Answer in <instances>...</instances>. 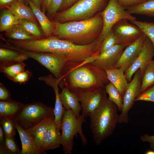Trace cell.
Returning <instances> with one entry per match:
<instances>
[{"mask_svg": "<svg viewBox=\"0 0 154 154\" xmlns=\"http://www.w3.org/2000/svg\"><path fill=\"white\" fill-rule=\"evenodd\" d=\"M109 81L105 70L90 62L71 64L67 66L59 82L76 94L82 92L105 88Z\"/></svg>", "mask_w": 154, "mask_h": 154, "instance_id": "1", "label": "cell"}, {"mask_svg": "<svg viewBox=\"0 0 154 154\" xmlns=\"http://www.w3.org/2000/svg\"><path fill=\"white\" fill-rule=\"evenodd\" d=\"M54 29L52 35L77 45L91 44L100 37L103 20L100 13L90 19L60 23L53 21Z\"/></svg>", "mask_w": 154, "mask_h": 154, "instance_id": "2", "label": "cell"}, {"mask_svg": "<svg viewBox=\"0 0 154 154\" xmlns=\"http://www.w3.org/2000/svg\"><path fill=\"white\" fill-rule=\"evenodd\" d=\"M118 110L117 105L108 99L106 94L99 106L88 114L93 140L97 145H100L114 131L119 120Z\"/></svg>", "mask_w": 154, "mask_h": 154, "instance_id": "3", "label": "cell"}, {"mask_svg": "<svg viewBox=\"0 0 154 154\" xmlns=\"http://www.w3.org/2000/svg\"><path fill=\"white\" fill-rule=\"evenodd\" d=\"M11 43L14 46L26 50L66 55L74 61L79 59L84 52L82 46L75 44L53 35L33 40H13Z\"/></svg>", "mask_w": 154, "mask_h": 154, "instance_id": "4", "label": "cell"}, {"mask_svg": "<svg viewBox=\"0 0 154 154\" xmlns=\"http://www.w3.org/2000/svg\"><path fill=\"white\" fill-rule=\"evenodd\" d=\"M85 117L82 115L77 117L71 110L65 111L62 118L61 123L60 144L62 147L65 154H72L74 145V139L79 134L83 144L86 145L87 140L82 128L85 121Z\"/></svg>", "mask_w": 154, "mask_h": 154, "instance_id": "5", "label": "cell"}, {"mask_svg": "<svg viewBox=\"0 0 154 154\" xmlns=\"http://www.w3.org/2000/svg\"><path fill=\"white\" fill-rule=\"evenodd\" d=\"M106 1V0H78L69 8L58 12L52 21L62 23L90 19L103 8Z\"/></svg>", "mask_w": 154, "mask_h": 154, "instance_id": "6", "label": "cell"}, {"mask_svg": "<svg viewBox=\"0 0 154 154\" xmlns=\"http://www.w3.org/2000/svg\"><path fill=\"white\" fill-rule=\"evenodd\" d=\"M7 47L24 53L29 58L38 62L47 69L58 80L59 82L62 79L66 68L70 64L73 63L70 58L66 55L27 51L11 45H8Z\"/></svg>", "mask_w": 154, "mask_h": 154, "instance_id": "7", "label": "cell"}, {"mask_svg": "<svg viewBox=\"0 0 154 154\" xmlns=\"http://www.w3.org/2000/svg\"><path fill=\"white\" fill-rule=\"evenodd\" d=\"M54 117V108L44 104L37 102L25 104L14 121L27 130L43 120Z\"/></svg>", "mask_w": 154, "mask_h": 154, "instance_id": "8", "label": "cell"}, {"mask_svg": "<svg viewBox=\"0 0 154 154\" xmlns=\"http://www.w3.org/2000/svg\"><path fill=\"white\" fill-rule=\"evenodd\" d=\"M100 13L103 18V27L101 34L97 40L98 50H100V45L105 37L118 21L122 19L129 21L136 20L117 0H109L105 9Z\"/></svg>", "mask_w": 154, "mask_h": 154, "instance_id": "9", "label": "cell"}, {"mask_svg": "<svg viewBox=\"0 0 154 154\" xmlns=\"http://www.w3.org/2000/svg\"><path fill=\"white\" fill-rule=\"evenodd\" d=\"M142 76L140 69H138L134 73L131 81L128 86L123 97V108L119 115L118 123H127L129 122L128 113L132 108L135 99L139 94Z\"/></svg>", "mask_w": 154, "mask_h": 154, "instance_id": "10", "label": "cell"}, {"mask_svg": "<svg viewBox=\"0 0 154 154\" xmlns=\"http://www.w3.org/2000/svg\"><path fill=\"white\" fill-rule=\"evenodd\" d=\"M128 21L126 19L119 21L112 29L117 44L126 47L134 42L143 33L139 27Z\"/></svg>", "mask_w": 154, "mask_h": 154, "instance_id": "11", "label": "cell"}, {"mask_svg": "<svg viewBox=\"0 0 154 154\" xmlns=\"http://www.w3.org/2000/svg\"><path fill=\"white\" fill-rule=\"evenodd\" d=\"M154 56L153 46L150 40L147 37L139 54L125 72L127 81L130 82L131 81L133 75L139 69L142 77L147 66L153 60Z\"/></svg>", "mask_w": 154, "mask_h": 154, "instance_id": "12", "label": "cell"}, {"mask_svg": "<svg viewBox=\"0 0 154 154\" xmlns=\"http://www.w3.org/2000/svg\"><path fill=\"white\" fill-rule=\"evenodd\" d=\"M106 94L105 89L103 88L82 92L76 94L80 102L82 115L87 117L89 113L99 106Z\"/></svg>", "mask_w": 154, "mask_h": 154, "instance_id": "13", "label": "cell"}, {"mask_svg": "<svg viewBox=\"0 0 154 154\" xmlns=\"http://www.w3.org/2000/svg\"><path fill=\"white\" fill-rule=\"evenodd\" d=\"M147 36L143 33L135 41L126 47L113 68H121L125 72L140 52Z\"/></svg>", "mask_w": 154, "mask_h": 154, "instance_id": "14", "label": "cell"}, {"mask_svg": "<svg viewBox=\"0 0 154 154\" xmlns=\"http://www.w3.org/2000/svg\"><path fill=\"white\" fill-rule=\"evenodd\" d=\"M125 47L122 45L117 44L100 54L96 59L90 63L95 66L104 70L113 68Z\"/></svg>", "mask_w": 154, "mask_h": 154, "instance_id": "15", "label": "cell"}, {"mask_svg": "<svg viewBox=\"0 0 154 154\" xmlns=\"http://www.w3.org/2000/svg\"><path fill=\"white\" fill-rule=\"evenodd\" d=\"M61 88L62 91L59 93V98L63 106L66 110L72 111L77 117H78L80 115L81 108L77 96L66 86Z\"/></svg>", "mask_w": 154, "mask_h": 154, "instance_id": "16", "label": "cell"}, {"mask_svg": "<svg viewBox=\"0 0 154 154\" xmlns=\"http://www.w3.org/2000/svg\"><path fill=\"white\" fill-rule=\"evenodd\" d=\"M109 81L117 88L123 97L128 83L124 71L121 68H111L104 69Z\"/></svg>", "mask_w": 154, "mask_h": 154, "instance_id": "17", "label": "cell"}, {"mask_svg": "<svg viewBox=\"0 0 154 154\" xmlns=\"http://www.w3.org/2000/svg\"><path fill=\"white\" fill-rule=\"evenodd\" d=\"M54 117L47 119L35 126L26 131L28 132L37 147L42 151L43 141L46 135L48 128L51 120Z\"/></svg>", "mask_w": 154, "mask_h": 154, "instance_id": "18", "label": "cell"}, {"mask_svg": "<svg viewBox=\"0 0 154 154\" xmlns=\"http://www.w3.org/2000/svg\"><path fill=\"white\" fill-rule=\"evenodd\" d=\"M54 119L49 124L43 141L42 151L44 154L46 151L57 148L60 145V133L56 126Z\"/></svg>", "mask_w": 154, "mask_h": 154, "instance_id": "19", "label": "cell"}, {"mask_svg": "<svg viewBox=\"0 0 154 154\" xmlns=\"http://www.w3.org/2000/svg\"><path fill=\"white\" fill-rule=\"evenodd\" d=\"M27 1L41 26L45 38L52 35L54 29L53 22L51 21L41 9L38 8L31 0H27Z\"/></svg>", "mask_w": 154, "mask_h": 154, "instance_id": "20", "label": "cell"}, {"mask_svg": "<svg viewBox=\"0 0 154 154\" xmlns=\"http://www.w3.org/2000/svg\"><path fill=\"white\" fill-rule=\"evenodd\" d=\"M29 57L24 53L9 48H0V66L23 62Z\"/></svg>", "mask_w": 154, "mask_h": 154, "instance_id": "21", "label": "cell"}, {"mask_svg": "<svg viewBox=\"0 0 154 154\" xmlns=\"http://www.w3.org/2000/svg\"><path fill=\"white\" fill-rule=\"evenodd\" d=\"M14 123L21 143V154H43L35 145L28 132Z\"/></svg>", "mask_w": 154, "mask_h": 154, "instance_id": "22", "label": "cell"}, {"mask_svg": "<svg viewBox=\"0 0 154 154\" xmlns=\"http://www.w3.org/2000/svg\"><path fill=\"white\" fill-rule=\"evenodd\" d=\"M48 85L52 88L55 95V102L54 108V121L56 127L60 131L61 130V121L63 116L66 110L63 106L59 98L58 82L55 78L50 80Z\"/></svg>", "mask_w": 154, "mask_h": 154, "instance_id": "23", "label": "cell"}, {"mask_svg": "<svg viewBox=\"0 0 154 154\" xmlns=\"http://www.w3.org/2000/svg\"><path fill=\"white\" fill-rule=\"evenodd\" d=\"M25 104L12 100L0 101V114L12 120L20 113Z\"/></svg>", "mask_w": 154, "mask_h": 154, "instance_id": "24", "label": "cell"}, {"mask_svg": "<svg viewBox=\"0 0 154 154\" xmlns=\"http://www.w3.org/2000/svg\"><path fill=\"white\" fill-rule=\"evenodd\" d=\"M19 19H25L32 20L38 23L31 7L17 1L6 7Z\"/></svg>", "mask_w": 154, "mask_h": 154, "instance_id": "25", "label": "cell"}, {"mask_svg": "<svg viewBox=\"0 0 154 154\" xmlns=\"http://www.w3.org/2000/svg\"><path fill=\"white\" fill-rule=\"evenodd\" d=\"M4 32L5 36L9 39L19 40L37 39L18 24L13 26Z\"/></svg>", "mask_w": 154, "mask_h": 154, "instance_id": "26", "label": "cell"}, {"mask_svg": "<svg viewBox=\"0 0 154 154\" xmlns=\"http://www.w3.org/2000/svg\"><path fill=\"white\" fill-rule=\"evenodd\" d=\"M130 14L154 17V0H146L142 3L127 9Z\"/></svg>", "mask_w": 154, "mask_h": 154, "instance_id": "27", "label": "cell"}, {"mask_svg": "<svg viewBox=\"0 0 154 154\" xmlns=\"http://www.w3.org/2000/svg\"><path fill=\"white\" fill-rule=\"evenodd\" d=\"M37 23L32 20L25 19H19L18 24L28 32L35 37L37 39L45 38L42 29Z\"/></svg>", "mask_w": 154, "mask_h": 154, "instance_id": "28", "label": "cell"}, {"mask_svg": "<svg viewBox=\"0 0 154 154\" xmlns=\"http://www.w3.org/2000/svg\"><path fill=\"white\" fill-rule=\"evenodd\" d=\"M1 11L0 17V31H5L18 23L19 20L8 9L5 8Z\"/></svg>", "mask_w": 154, "mask_h": 154, "instance_id": "29", "label": "cell"}, {"mask_svg": "<svg viewBox=\"0 0 154 154\" xmlns=\"http://www.w3.org/2000/svg\"><path fill=\"white\" fill-rule=\"evenodd\" d=\"M154 84V60H152L147 66L142 78L139 93Z\"/></svg>", "mask_w": 154, "mask_h": 154, "instance_id": "30", "label": "cell"}, {"mask_svg": "<svg viewBox=\"0 0 154 154\" xmlns=\"http://www.w3.org/2000/svg\"><path fill=\"white\" fill-rule=\"evenodd\" d=\"M105 90L108 95V99L114 103L117 106L118 110L121 112L123 108V97L117 89L110 82L106 85Z\"/></svg>", "mask_w": 154, "mask_h": 154, "instance_id": "31", "label": "cell"}, {"mask_svg": "<svg viewBox=\"0 0 154 154\" xmlns=\"http://www.w3.org/2000/svg\"><path fill=\"white\" fill-rule=\"evenodd\" d=\"M26 65L23 62L0 66V72L11 80L19 73L25 70Z\"/></svg>", "mask_w": 154, "mask_h": 154, "instance_id": "32", "label": "cell"}, {"mask_svg": "<svg viewBox=\"0 0 154 154\" xmlns=\"http://www.w3.org/2000/svg\"><path fill=\"white\" fill-rule=\"evenodd\" d=\"M130 22L139 27L149 38L154 49V22L139 21L136 20L129 21Z\"/></svg>", "mask_w": 154, "mask_h": 154, "instance_id": "33", "label": "cell"}, {"mask_svg": "<svg viewBox=\"0 0 154 154\" xmlns=\"http://www.w3.org/2000/svg\"><path fill=\"white\" fill-rule=\"evenodd\" d=\"M0 123L5 136L14 137L16 129L13 120L0 114Z\"/></svg>", "mask_w": 154, "mask_h": 154, "instance_id": "34", "label": "cell"}, {"mask_svg": "<svg viewBox=\"0 0 154 154\" xmlns=\"http://www.w3.org/2000/svg\"><path fill=\"white\" fill-rule=\"evenodd\" d=\"M118 44L112 30L110 31L105 37L100 48V54Z\"/></svg>", "mask_w": 154, "mask_h": 154, "instance_id": "35", "label": "cell"}, {"mask_svg": "<svg viewBox=\"0 0 154 154\" xmlns=\"http://www.w3.org/2000/svg\"><path fill=\"white\" fill-rule=\"evenodd\" d=\"M3 145L6 154H21V150L19 148L14 137L5 136Z\"/></svg>", "mask_w": 154, "mask_h": 154, "instance_id": "36", "label": "cell"}, {"mask_svg": "<svg viewBox=\"0 0 154 154\" xmlns=\"http://www.w3.org/2000/svg\"><path fill=\"white\" fill-rule=\"evenodd\" d=\"M64 0H51L47 10L46 16L52 19L58 12Z\"/></svg>", "mask_w": 154, "mask_h": 154, "instance_id": "37", "label": "cell"}, {"mask_svg": "<svg viewBox=\"0 0 154 154\" xmlns=\"http://www.w3.org/2000/svg\"><path fill=\"white\" fill-rule=\"evenodd\" d=\"M139 101L154 102V84L138 95L135 101Z\"/></svg>", "mask_w": 154, "mask_h": 154, "instance_id": "38", "label": "cell"}, {"mask_svg": "<svg viewBox=\"0 0 154 154\" xmlns=\"http://www.w3.org/2000/svg\"><path fill=\"white\" fill-rule=\"evenodd\" d=\"M32 76L31 72L28 70L21 72L15 76L11 80L13 82L20 84H25Z\"/></svg>", "mask_w": 154, "mask_h": 154, "instance_id": "39", "label": "cell"}, {"mask_svg": "<svg viewBox=\"0 0 154 154\" xmlns=\"http://www.w3.org/2000/svg\"><path fill=\"white\" fill-rule=\"evenodd\" d=\"M118 3L125 9H127L139 4L142 3L146 0H117Z\"/></svg>", "mask_w": 154, "mask_h": 154, "instance_id": "40", "label": "cell"}, {"mask_svg": "<svg viewBox=\"0 0 154 154\" xmlns=\"http://www.w3.org/2000/svg\"><path fill=\"white\" fill-rule=\"evenodd\" d=\"M0 100L3 101L11 100L10 92L1 83H0Z\"/></svg>", "mask_w": 154, "mask_h": 154, "instance_id": "41", "label": "cell"}, {"mask_svg": "<svg viewBox=\"0 0 154 154\" xmlns=\"http://www.w3.org/2000/svg\"><path fill=\"white\" fill-rule=\"evenodd\" d=\"M141 141L143 142H148L149 143L151 148L154 150V135H150L145 134L140 136Z\"/></svg>", "mask_w": 154, "mask_h": 154, "instance_id": "42", "label": "cell"}, {"mask_svg": "<svg viewBox=\"0 0 154 154\" xmlns=\"http://www.w3.org/2000/svg\"><path fill=\"white\" fill-rule=\"evenodd\" d=\"M78 0H64L59 11L65 10L71 7Z\"/></svg>", "mask_w": 154, "mask_h": 154, "instance_id": "43", "label": "cell"}, {"mask_svg": "<svg viewBox=\"0 0 154 154\" xmlns=\"http://www.w3.org/2000/svg\"><path fill=\"white\" fill-rule=\"evenodd\" d=\"M17 1L18 0H0V8L2 9L7 6Z\"/></svg>", "mask_w": 154, "mask_h": 154, "instance_id": "44", "label": "cell"}, {"mask_svg": "<svg viewBox=\"0 0 154 154\" xmlns=\"http://www.w3.org/2000/svg\"><path fill=\"white\" fill-rule=\"evenodd\" d=\"M51 1V0H43L41 10L44 13L46 11Z\"/></svg>", "mask_w": 154, "mask_h": 154, "instance_id": "45", "label": "cell"}, {"mask_svg": "<svg viewBox=\"0 0 154 154\" xmlns=\"http://www.w3.org/2000/svg\"><path fill=\"white\" fill-rule=\"evenodd\" d=\"M5 135L2 127L0 124V145L4 144L5 140Z\"/></svg>", "mask_w": 154, "mask_h": 154, "instance_id": "46", "label": "cell"}, {"mask_svg": "<svg viewBox=\"0 0 154 154\" xmlns=\"http://www.w3.org/2000/svg\"><path fill=\"white\" fill-rule=\"evenodd\" d=\"M34 4L39 9L41 10L43 0H31Z\"/></svg>", "mask_w": 154, "mask_h": 154, "instance_id": "47", "label": "cell"}, {"mask_svg": "<svg viewBox=\"0 0 154 154\" xmlns=\"http://www.w3.org/2000/svg\"><path fill=\"white\" fill-rule=\"evenodd\" d=\"M145 154H154V150H149L147 151L145 153Z\"/></svg>", "mask_w": 154, "mask_h": 154, "instance_id": "48", "label": "cell"}, {"mask_svg": "<svg viewBox=\"0 0 154 154\" xmlns=\"http://www.w3.org/2000/svg\"><path fill=\"white\" fill-rule=\"evenodd\" d=\"M27 0H18L19 2L27 5Z\"/></svg>", "mask_w": 154, "mask_h": 154, "instance_id": "49", "label": "cell"}]
</instances>
